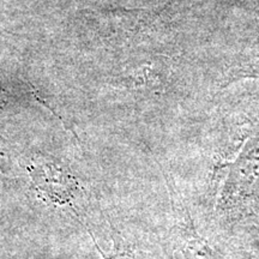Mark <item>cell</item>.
I'll use <instances>...</instances> for the list:
<instances>
[{"instance_id":"cell-1","label":"cell","mask_w":259,"mask_h":259,"mask_svg":"<svg viewBox=\"0 0 259 259\" xmlns=\"http://www.w3.org/2000/svg\"><path fill=\"white\" fill-rule=\"evenodd\" d=\"M259 203V130L247 139L238 157L228 164L220 205L242 208Z\"/></svg>"}]
</instances>
